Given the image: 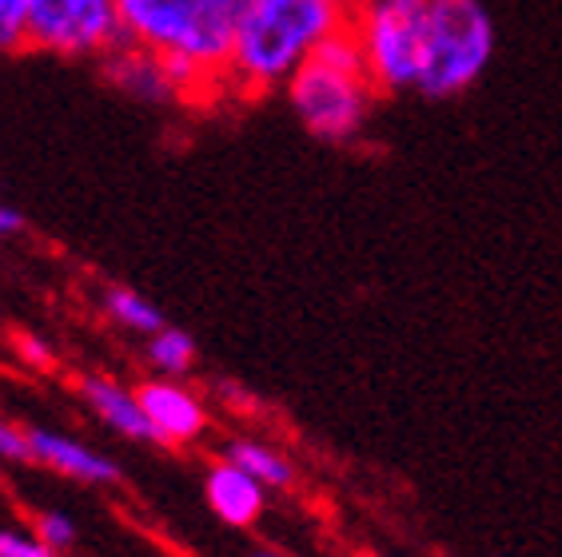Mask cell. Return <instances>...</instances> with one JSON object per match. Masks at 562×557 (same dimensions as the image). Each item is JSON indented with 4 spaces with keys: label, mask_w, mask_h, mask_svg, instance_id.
<instances>
[{
    "label": "cell",
    "mask_w": 562,
    "mask_h": 557,
    "mask_svg": "<svg viewBox=\"0 0 562 557\" xmlns=\"http://www.w3.org/2000/svg\"><path fill=\"white\" fill-rule=\"evenodd\" d=\"M120 41L128 36L116 0H33L29 48L56 56H97L120 48Z\"/></svg>",
    "instance_id": "8992f818"
},
{
    "label": "cell",
    "mask_w": 562,
    "mask_h": 557,
    "mask_svg": "<svg viewBox=\"0 0 562 557\" xmlns=\"http://www.w3.org/2000/svg\"><path fill=\"white\" fill-rule=\"evenodd\" d=\"M36 537H41L44 546H53V549H65L76 542V525L68 514H56V510H48V514L36 518Z\"/></svg>",
    "instance_id": "2e32d148"
},
{
    "label": "cell",
    "mask_w": 562,
    "mask_h": 557,
    "mask_svg": "<svg viewBox=\"0 0 562 557\" xmlns=\"http://www.w3.org/2000/svg\"><path fill=\"white\" fill-rule=\"evenodd\" d=\"M0 458L4 462H29V430H16L12 422L0 418Z\"/></svg>",
    "instance_id": "ac0fdd59"
},
{
    "label": "cell",
    "mask_w": 562,
    "mask_h": 557,
    "mask_svg": "<svg viewBox=\"0 0 562 557\" xmlns=\"http://www.w3.org/2000/svg\"><path fill=\"white\" fill-rule=\"evenodd\" d=\"M56 549L44 546L36 534H21V530H0V557H53Z\"/></svg>",
    "instance_id": "e0dca14e"
},
{
    "label": "cell",
    "mask_w": 562,
    "mask_h": 557,
    "mask_svg": "<svg viewBox=\"0 0 562 557\" xmlns=\"http://www.w3.org/2000/svg\"><path fill=\"white\" fill-rule=\"evenodd\" d=\"M283 88H288V100H292L303 128L327 144H347L368 128L371 104H375L371 76L344 72V68L312 56Z\"/></svg>",
    "instance_id": "5b68a950"
},
{
    "label": "cell",
    "mask_w": 562,
    "mask_h": 557,
    "mask_svg": "<svg viewBox=\"0 0 562 557\" xmlns=\"http://www.w3.org/2000/svg\"><path fill=\"white\" fill-rule=\"evenodd\" d=\"M224 458L236 462L239 470H248L251 478H260L268 490H283V486L295 482L292 462L283 458L280 451H271V446H263V442H256V439H232L224 446Z\"/></svg>",
    "instance_id": "7c38bea8"
},
{
    "label": "cell",
    "mask_w": 562,
    "mask_h": 557,
    "mask_svg": "<svg viewBox=\"0 0 562 557\" xmlns=\"http://www.w3.org/2000/svg\"><path fill=\"white\" fill-rule=\"evenodd\" d=\"M29 454H33V462H41V466H48L56 474H68L76 482H116L120 474L112 458L88 451V446H80L68 434H56V430H29Z\"/></svg>",
    "instance_id": "9c48e42d"
},
{
    "label": "cell",
    "mask_w": 562,
    "mask_h": 557,
    "mask_svg": "<svg viewBox=\"0 0 562 557\" xmlns=\"http://www.w3.org/2000/svg\"><path fill=\"white\" fill-rule=\"evenodd\" d=\"M12 231H21V215L0 204V236H12Z\"/></svg>",
    "instance_id": "ffe728a7"
},
{
    "label": "cell",
    "mask_w": 562,
    "mask_h": 557,
    "mask_svg": "<svg viewBox=\"0 0 562 557\" xmlns=\"http://www.w3.org/2000/svg\"><path fill=\"white\" fill-rule=\"evenodd\" d=\"M136 398H140L144 414L156 430V442L184 446V442H195L207 430V410L200 395H192L176 378H151L136 390Z\"/></svg>",
    "instance_id": "52a82bcc"
},
{
    "label": "cell",
    "mask_w": 562,
    "mask_h": 557,
    "mask_svg": "<svg viewBox=\"0 0 562 557\" xmlns=\"http://www.w3.org/2000/svg\"><path fill=\"white\" fill-rule=\"evenodd\" d=\"M104 76L120 92H128L136 100H172V84H168V72H164V60L140 44H128V48H112L109 60H104Z\"/></svg>",
    "instance_id": "30bf717a"
},
{
    "label": "cell",
    "mask_w": 562,
    "mask_h": 557,
    "mask_svg": "<svg viewBox=\"0 0 562 557\" xmlns=\"http://www.w3.org/2000/svg\"><path fill=\"white\" fill-rule=\"evenodd\" d=\"M351 24V9L331 0H256L236 29L227 84L239 92H271L288 84L315 48Z\"/></svg>",
    "instance_id": "6da1fadb"
},
{
    "label": "cell",
    "mask_w": 562,
    "mask_h": 557,
    "mask_svg": "<svg viewBox=\"0 0 562 557\" xmlns=\"http://www.w3.org/2000/svg\"><path fill=\"white\" fill-rule=\"evenodd\" d=\"M427 16L431 0H359L351 9V33L363 44L375 92L383 96L419 92Z\"/></svg>",
    "instance_id": "277c9868"
},
{
    "label": "cell",
    "mask_w": 562,
    "mask_h": 557,
    "mask_svg": "<svg viewBox=\"0 0 562 557\" xmlns=\"http://www.w3.org/2000/svg\"><path fill=\"white\" fill-rule=\"evenodd\" d=\"M495 56V21L483 0H431L419 92L427 100L463 96Z\"/></svg>",
    "instance_id": "3957f363"
},
{
    "label": "cell",
    "mask_w": 562,
    "mask_h": 557,
    "mask_svg": "<svg viewBox=\"0 0 562 557\" xmlns=\"http://www.w3.org/2000/svg\"><path fill=\"white\" fill-rule=\"evenodd\" d=\"M148 363L168 378L188 375V371H192V363H195L192 334L176 331V327H164V331H156V334H151V343H148Z\"/></svg>",
    "instance_id": "4fadbf2b"
},
{
    "label": "cell",
    "mask_w": 562,
    "mask_h": 557,
    "mask_svg": "<svg viewBox=\"0 0 562 557\" xmlns=\"http://www.w3.org/2000/svg\"><path fill=\"white\" fill-rule=\"evenodd\" d=\"M104 311H109L120 327H128V331H140V334L164 331V315L156 311L144 295H136V291H128V287H112L109 295H104Z\"/></svg>",
    "instance_id": "5bb4252c"
},
{
    "label": "cell",
    "mask_w": 562,
    "mask_h": 557,
    "mask_svg": "<svg viewBox=\"0 0 562 557\" xmlns=\"http://www.w3.org/2000/svg\"><path fill=\"white\" fill-rule=\"evenodd\" d=\"M128 44L156 56H188L227 80L239 9L232 0H116Z\"/></svg>",
    "instance_id": "7a4b0ae2"
},
{
    "label": "cell",
    "mask_w": 562,
    "mask_h": 557,
    "mask_svg": "<svg viewBox=\"0 0 562 557\" xmlns=\"http://www.w3.org/2000/svg\"><path fill=\"white\" fill-rule=\"evenodd\" d=\"M331 4H344V9H356L359 0H331Z\"/></svg>",
    "instance_id": "44dd1931"
},
{
    "label": "cell",
    "mask_w": 562,
    "mask_h": 557,
    "mask_svg": "<svg viewBox=\"0 0 562 557\" xmlns=\"http://www.w3.org/2000/svg\"><path fill=\"white\" fill-rule=\"evenodd\" d=\"M251 557H283V554H271V549H260V554H251Z\"/></svg>",
    "instance_id": "7402d4cb"
},
{
    "label": "cell",
    "mask_w": 562,
    "mask_h": 557,
    "mask_svg": "<svg viewBox=\"0 0 562 557\" xmlns=\"http://www.w3.org/2000/svg\"><path fill=\"white\" fill-rule=\"evenodd\" d=\"M33 0H0V56L29 48Z\"/></svg>",
    "instance_id": "9a60e30c"
},
{
    "label": "cell",
    "mask_w": 562,
    "mask_h": 557,
    "mask_svg": "<svg viewBox=\"0 0 562 557\" xmlns=\"http://www.w3.org/2000/svg\"><path fill=\"white\" fill-rule=\"evenodd\" d=\"M204 493H207V505H212V514L220 522L236 525H251L256 518L263 514V505H268V486L260 478H251L248 470H239L236 462L220 458L212 470H207V482H204Z\"/></svg>",
    "instance_id": "ba28073f"
},
{
    "label": "cell",
    "mask_w": 562,
    "mask_h": 557,
    "mask_svg": "<svg viewBox=\"0 0 562 557\" xmlns=\"http://www.w3.org/2000/svg\"><path fill=\"white\" fill-rule=\"evenodd\" d=\"M16 351H21L24 363H33L36 371H48V366L56 363L53 351H48V346H44L36 334H16Z\"/></svg>",
    "instance_id": "d6986e66"
},
{
    "label": "cell",
    "mask_w": 562,
    "mask_h": 557,
    "mask_svg": "<svg viewBox=\"0 0 562 557\" xmlns=\"http://www.w3.org/2000/svg\"><path fill=\"white\" fill-rule=\"evenodd\" d=\"M80 395H85L88 407L97 410L112 430H120L124 439L156 442V430H151L148 414H144V407H140V398H136V390H124V386L112 383V378L92 375V378L80 383Z\"/></svg>",
    "instance_id": "8fae6325"
}]
</instances>
